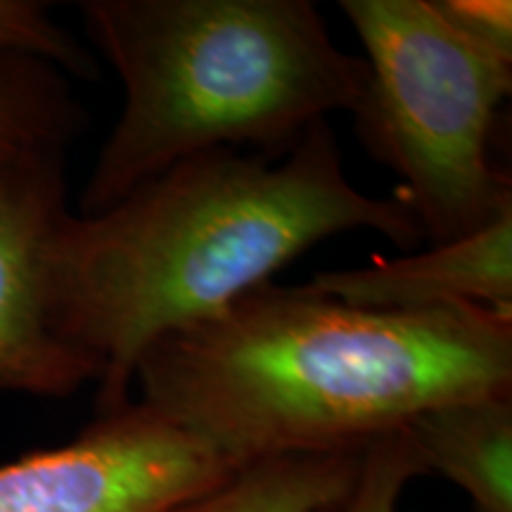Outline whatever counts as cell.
Segmentation results:
<instances>
[{
	"label": "cell",
	"instance_id": "cell-1",
	"mask_svg": "<svg viewBox=\"0 0 512 512\" xmlns=\"http://www.w3.org/2000/svg\"><path fill=\"white\" fill-rule=\"evenodd\" d=\"M133 384L235 467L361 451L441 403L512 392V313L356 309L264 283L152 342Z\"/></svg>",
	"mask_w": 512,
	"mask_h": 512
},
{
	"label": "cell",
	"instance_id": "cell-2",
	"mask_svg": "<svg viewBox=\"0 0 512 512\" xmlns=\"http://www.w3.org/2000/svg\"><path fill=\"white\" fill-rule=\"evenodd\" d=\"M347 230H375L401 249L422 240L396 195L351 185L328 119L275 164L209 150L100 214H69L50 259L55 320L98 366V413L133 399V375L152 342L223 311Z\"/></svg>",
	"mask_w": 512,
	"mask_h": 512
},
{
	"label": "cell",
	"instance_id": "cell-3",
	"mask_svg": "<svg viewBox=\"0 0 512 512\" xmlns=\"http://www.w3.org/2000/svg\"><path fill=\"white\" fill-rule=\"evenodd\" d=\"M81 17L124 105L79 216L202 152L254 145L285 157L309 126L351 114L366 93V60L332 41L309 0H86Z\"/></svg>",
	"mask_w": 512,
	"mask_h": 512
},
{
	"label": "cell",
	"instance_id": "cell-4",
	"mask_svg": "<svg viewBox=\"0 0 512 512\" xmlns=\"http://www.w3.org/2000/svg\"><path fill=\"white\" fill-rule=\"evenodd\" d=\"M366 48L368 83L354 112L368 155L399 176L430 245L477 233L512 211V181L491 159L512 60L479 48L434 0H342Z\"/></svg>",
	"mask_w": 512,
	"mask_h": 512
},
{
	"label": "cell",
	"instance_id": "cell-5",
	"mask_svg": "<svg viewBox=\"0 0 512 512\" xmlns=\"http://www.w3.org/2000/svg\"><path fill=\"white\" fill-rule=\"evenodd\" d=\"M238 470L131 399L69 444L0 465V512H171Z\"/></svg>",
	"mask_w": 512,
	"mask_h": 512
},
{
	"label": "cell",
	"instance_id": "cell-6",
	"mask_svg": "<svg viewBox=\"0 0 512 512\" xmlns=\"http://www.w3.org/2000/svg\"><path fill=\"white\" fill-rule=\"evenodd\" d=\"M69 214L64 147L0 162V394L64 399L98 382L55 320L50 259Z\"/></svg>",
	"mask_w": 512,
	"mask_h": 512
},
{
	"label": "cell",
	"instance_id": "cell-7",
	"mask_svg": "<svg viewBox=\"0 0 512 512\" xmlns=\"http://www.w3.org/2000/svg\"><path fill=\"white\" fill-rule=\"evenodd\" d=\"M306 287L356 309L430 311L475 304L512 313V211L467 238L363 268L316 273Z\"/></svg>",
	"mask_w": 512,
	"mask_h": 512
},
{
	"label": "cell",
	"instance_id": "cell-8",
	"mask_svg": "<svg viewBox=\"0 0 512 512\" xmlns=\"http://www.w3.org/2000/svg\"><path fill=\"white\" fill-rule=\"evenodd\" d=\"M406 432L427 475L463 489L475 512H512V392L441 403Z\"/></svg>",
	"mask_w": 512,
	"mask_h": 512
},
{
	"label": "cell",
	"instance_id": "cell-9",
	"mask_svg": "<svg viewBox=\"0 0 512 512\" xmlns=\"http://www.w3.org/2000/svg\"><path fill=\"white\" fill-rule=\"evenodd\" d=\"M361 451L311 453L242 465L171 512H316L354 482Z\"/></svg>",
	"mask_w": 512,
	"mask_h": 512
},
{
	"label": "cell",
	"instance_id": "cell-10",
	"mask_svg": "<svg viewBox=\"0 0 512 512\" xmlns=\"http://www.w3.org/2000/svg\"><path fill=\"white\" fill-rule=\"evenodd\" d=\"M86 126L88 114L55 64L0 57V162L50 147L67 150Z\"/></svg>",
	"mask_w": 512,
	"mask_h": 512
},
{
	"label": "cell",
	"instance_id": "cell-11",
	"mask_svg": "<svg viewBox=\"0 0 512 512\" xmlns=\"http://www.w3.org/2000/svg\"><path fill=\"white\" fill-rule=\"evenodd\" d=\"M422 475L425 465L408 432L387 434L363 448L349 489L316 512H396L406 486Z\"/></svg>",
	"mask_w": 512,
	"mask_h": 512
},
{
	"label": "cell",
	"instance_id": "cell-12",
	"mask_svg": "<svg viewBox=\"0 0 512 512\" xmlns=\"http://www.w3.org/2000/svg\"><path fill=\"white\" fill-rule=\"evenodd\" d=\"M29 55L55 64L64 74L98 79L100 64L76 36L50 15V5L38 0H0V57Z\"/></svg>",
	"mask_w": 512,
	"mask_h": 512
},
{
	"label": "cell",
	"instance_id": "cell-13",
	"mask_svg": "<svg viewBox=\"0 0 512 512\" xmlns=\"http://www.w3.org/2000/svg\"><path fill=\"white\" fill-rule=\"evenodd\" d=\"M441 17L479 48L512 60L510 0H434Z\"/></svg>",
	"mask_w": 512,
	"mask_h": 512
}]
</instances>
